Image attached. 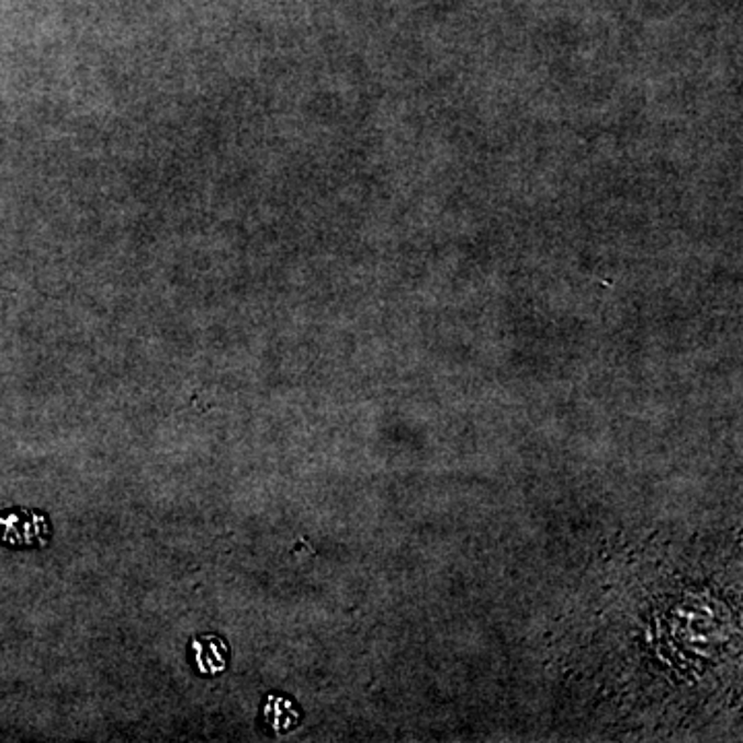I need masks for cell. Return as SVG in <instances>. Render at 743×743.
<instances>
[{
	"label": "cell",
	"instance_id": "6da1fadb",
	"mask_svg": "<svg viewBox=\"0 0 743 743\" xmlns=\"http://www.w3.org/2000/svg\"><path fill=\"white\" fill-rule=\"evenodd\" d=\"M50 536L48 519L30 508H13L0 515V541L15 548L46 545Z\"/></svg>",
	"mask_w": 743,
	"mask_h": 743
},
{
	"label": "cell",
	"instance_id": "7a4b0ae2",
	"mask_svg": "<svg viewBox=\"0 0 743 743\" xmlns=\"http://www.w3.org/2000/svg\"><path fill=\"white\" fill-rule=\"evenodd\" d=\"M192 657L201 675L224 674L229 663V646L217 634H201L192 640Z\"/></svg>",
	"mask_w": 743,
	"mask_h": 743
},
{
	"label": "cell",
	"instance_id": "3957f363",
	"mask_svg": "<svg viewBox=\"0 0 743 743\" xmlns=\"http://www.w3.org/2000/svg\"><path fill=\"white\" fill-rule=\"evenodd\" d=\"M262 717L267 725L273 731H290L292 727L297 725L300 714L295 710L294 702L283 698V696H269L264 707H262Z\"/></svg>",
	"mask_w": 743,
	"mask_h": 743
}]
</instances>
